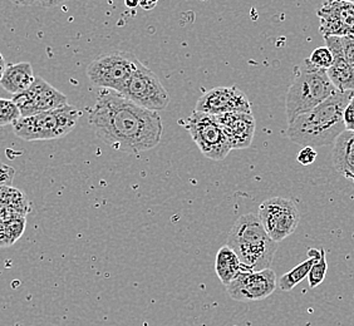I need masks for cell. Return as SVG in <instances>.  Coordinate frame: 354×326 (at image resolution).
I'll return each mask as SVG.
<instances>
[{"label": "cell", "instance_id": "f1b7e54d", "mask_svg": "<svg viewBox=\"0 0 354 326\" xmlns=\"http://www.w3.org/2000/svg\"><path fill=\"white\" fill-rule=\"evenodd\" d=\"M343 119H344L346 131L354 132V95L352 97V99L349 101V103H348L347 107H346Z\"/></svg>", "mask_w": 354, "mask_h": 326}, {"label": "cell", "instance_id": "5b68a950", "mask_svg": "<svg viewBox=\"0 0 354 326\" xmlns=\"http://www.w3.org/2000/svg\"><path fill=\"white\" fill-rule=\"evenodd\" d=\"M81 118V111L66 106L35 116L21 118L13 124L15 136L24 141H50L71 133Z\"/></svg>", "mask_w": 354, "mask_h": 326}, {"label": "cell", "instance_id": "f546056e", "mask_svg": "<svg viewBox=\"0 0 354 326\" xmlns=\"http://www.w3.org/2000/svg\"><path fill=\"white\" fill-rule=\"evenodd\" d=\"M140 7L143 8L145 10H152L153 8L156 7V1H140L138 3Z\"/></svg>", "mask_w": 354, "mask_h": 326}, {"label": "cell", "instance_id": "d6986e66", "mask_svg": "<svg viewBox=\"0 0 354 326\" xmlns=\"http://www.w3.org/2000/svg\"><path fill=\"white\" fill-rule=\"evenodd\" d=\"M315 258H314L313 252L309 249L308 250V258L306 261H303L301 264L298 266H295L294 269H292L290 271L284 274L278 281V285H279L280 290L281 291H290L293 290L295 286L300 284L303 280L308 278L310 269L313 266Z\"/></svg>", "mask_w": 354, "mask_h": 326}, {"label": "cell", "instance_id": "9c48e42d", "mask_svg": "<svg viewBox=\"0 0 354 326\" xmlns=\"http://www.w3.org/2000/svg\"><path fill=\"white\" fill-rule=\"evenodd\" d=\"M258 218L266 233L277 244L295 232L299 224L298 207L292 200L272 198L260 204Z\"/></svg>", "mask_w": 354, "mask_h": 326}, {"label": "cell", "instance_id": "2e32d148", "mask_svg": "<svg viewBox=\"0 0 354 326\" xmlns=\"http://www.w3.org/2000/svg\"><path fill=\"white\" fill-rule=\"evenodd\" d=\"M332 161L337 172L354 184V132L344 131L335 140Z\"/></svg>", "mask_w": 354, "mask_h": 326}, {"label": "cell", "instance_id": "d4e9b609", "mask_svg": "<svg viewBox=\"0 0 354 326\" xmlns=\"http://www.w3.org/2000/svg\"><path fill=\"white\" fill-rule=\"evenodd\" d=\"M341 38V47L343 55L348 61V64L354 69V35L339 37Z\"/></svg>", "mask_w": 354, "mask_h": 326}, {"label": "cell", "instance_id": "ac0fdd59", "mask_svg": "<svg viewBox=\"0 0 354 326\" xmlns=\"http://www.w3.org/2000/svg\"><path fill=\"white\" fill-rule=\"evenodd\" d=\"M241 271H244V269L238 255L232 251L229 246H223L215 258V272L220 281L225 286H227L238 278L239 274Z\"/></svg>", "mask_w": 354, "mask_h": 326}, {"label": "cell", "instance_id": "ba28073f", "mask_svg": "<svg viewBox=\"0 0 354 326\" xmlns=\"http://www.w3.org/2000/svg\"><path fill=\"white\" fill-rule=\"evenodd\" d=\"M122 97L138 107L152 112L162 111L170 103L164 84L151 69L141 64L123 88Z\"/></svg>", "mask_w": 354, "mask_h": 326}, {"label": "cell", "instance_id": "8fae6325", "mask_svg": "<svg viewBox=\"0 0 354 326\" xmlns=\"http://www.w3.org/2000/svg\"><path fill=\"white\" fill-rule=\"evenodd\" d=\"M194 112L209 116H220L226 113H252V104L241 89L232 87H216L205 92L198 98Z\"/></svg>", "mask_w": 354, "mask_h": 326}, {"label": "cell", "instance_id": "603a6c76", "mask_svg": "<svg viewBox=\"0 0 354 326\" xmlns=\"http://www.w3.org/2000/svg\"><path fill=\"white\" fill-rule=\"evenodd\" d=\"M21 112L12 99L0 98V127H6L21 119Z\"/></svg>", "mask_w": 354, "mask_h": 326}, {"label": "cell", "instance_id": "5bb4252c", "mask_svg": "<svg viewBox=\"0 0 354 326\" xmlns=\"http://www.w3.org/2000/svg\"><path fill=\"white\" fill-rule=\"evenodd\" d=\"M216 122L224 131L232 150H245L252 146L257 122L252 113H226L215 116Z\"/></svg>", "mask_w": 354, "mask_h": 326}, {"label": "cell", "instance_id": "d6a6232c", "mask_svg": "<svg viewBox=\"0 0 354 326\" xmlns=\"http://www.w3.org/2000/svg\"><path fill=\"white\" fill-rule=\"evenodd\" d=\"M353 3H354V1H353Z\"/></svg>", "mask_w": 354, "mask_h": 326}, {"label": "cell", "instance_id": "6da1fadb", "mask_svg": "<svg viewBox=\"0 0 354 326\" xmlns=\"http://www.w3.org/2000/svg\"><path fill=\"white\" fill-rule=\"evenodd\" d=\"M89 123L104 144L127 155L155 148L164 133L157 112L147 111L116 92H102L89 113Z\"/></svg>", "mask_w": 354, "mask_h": 326}, {"label": "cell", "instance_id": "7c38bea8", "mask_svg": "<svg viewBox=\"0 0 354 326\" xmlns=\"http://www.w3.org/2000/svg\"><path fill=\"white\" fill-rule=\"evenodd\" d=\"M278 280L272 269L263 271H241L226 286L230 298L238 301H261L275 291Z\"/></svg>", "mask_w": 354, "mask_h": 326}, {"label": "cell", "instance_id": "7a4b0ae2", "mask_svg": "<svg viewBox=\"0 0 354 326\" xmlns=\"http://www.w3.org/2000/svg\"><path fill=\"white\" fill-rule=\"evenodd\" d=\"M353 95L351 90H337L318 107L295 118L288 126L286 136L292 142L312 148L335 142L346 131L343 116Z\"/></svg>", "mask_w": 354, "mask_h": 326}, {"label": "cell", "instance_id": "9a60e30c", "mask_svg": "<svg viewBox=\"0 0 354 326\" xmlns=\"http://www.w3.org/2000/svg\"><path fill=\"white\" fill-rule=\"evenodd\" d=\"M326 47L333 55V64L328 69L327 75L329 81L339 92H354V69L348 64L343 52H342L341 38L339 37H328Z\"/></svg>", "mask_w": 354, "mask_h": 326}, {"label": "cell", "instance_id": "4dcf8cb0", "mask_svg": "<svg viewBox=\"0 0 354 326\" xmlns=\"http://www.w3.org/2000/svg\"><path fill=\"white\" fill-rule=\"evenodd\" d=\"M6 69H7V67H6V59H4L3 55L0 53V81H1V77H3V73H4Z\"/></svg>", "mask_w": 354, "mask_h": 326}, {"label": "cell", "instance_id": "8992f818", "mask_svg": "<svg viewBox=\"0 0 354 326\" xmlns=\"http://www.w3.org/2000/svg\"><path fill=\"white\" fill-rule=\"evenodd\" d=\"M141 64L130 52L111 50L97 57L89 64L87 75L95 86L121 95L127 82Z\"/></svg>", "mask_w": 354, "mask_h": 326}, {"label": "cell", "instance_id": "30bf717a", "mask_svg": "<svg viewBox=\"0 0 354 326\" xmlns=\"http://www.w3.org/2000/svg\"><path fill=\"white\" fill-rule=\"evenodd\" d=\"M12 101L19 109L21 118L68 106L67 97L41 77H35L33 84L21 95H13Z\"/></svg>", "mask_w": 354, "mask_h": 326}, {"label": "cell", "instance_id": "83f0119b", "mask_svg": "<svg viewBox=\"0 0 354 326\" xmlns=\"http://www.w3.org/2000/svg\"><path fill=\"white\" fill-rule=\"evenodd\" d=\"M15 176V170L0 161V186H10Z\"/></svg>", "mask_w": 354, "mask_h": 326}, {"label": "cell", "instance_id": "3957f363", "mask_svg": "<svg viewBox=\"0 0 354 326\" xmlns=\"http://www.w3.org/2000/svg\"><path fill=\"white\" fill-rule=\"evenodd\" d=\"M238 255L244 271L270 269L278 244L266 233L258 215L246 213L238 218L227 236V244Z\"/></svg>", "mask_w": 354, "mask_h": 326}, {"label": "cell", "instance_id": "1f68e13d", "mask_svg": "<svg viewBox=\"0 0 354 326\" xmlns=\"http://www.w3.org/2000/svg\"><path fill=\"white\" fill-rule=\"evenodd\" d=\"M138 3H140V1H130V0H126V1H124L126 7L129 8H136L137 6H138Z\"/></svg>", "mask_w": 354, "mask_h": 326}, {"label": "cell", "instance_id": "4fadbf2b", "mask_svg": "<svg viewBox=\"0 0 354 326\" xmlns=\"http://www.w3.org/2000/svg\"><path fill=\"white\" fill-rule=\"evenodd\" d=\"M319 30L324 38L354 35V3L338 0L327 1L318 9Z\"/></svg>", "mask_w": 354, "mask_h": 326}, {"label": "cell", "instance_id": "7402d4cb", "mask_svg": "<svg viewBox=\"0 0 354 326\" xmlns=\"http://www.w3.org/2000/svg\"><path fill=\"white\" fill-rule=\"evenodd\" d=\"M310 250L313 252L315 261H314L310 272L308 275V282H309V287L314 289V287L319 286L326 279L328 264L327 258H326V250L324 249H320V250L310 249Z\"/></svg>", "mask_w": 354, "mask_h": 326}, {"label": "cell", "instance_id": "ffe728a7", "mask_svg": "<svg viewBox=\"0 0 354 326\" xmlns=\"http://www.w3.org/2000/svg\"><path fill=\"white\" fill-rule=\"evenodd\" d=\"M0 204H6L14 210L18 211L23 218H27L30 212V202L27 195L15 187L10 186H0Z\"/></svg>", "mask_w": 354, "mask_h": 326}, {"label": "cell", "instance_id": "cb8c5ba5", "mask_svg": "<svg viewBox=\"0 0 354 326\" xmlns=\"http://www.w3.org/2000/svg\"><path fill=\"white\" fill-rule=\"evenodd\" d=\"M308 61H310V64L315 68L328 70L333 64V55L327 47L315 48L310 57L308 58Z\"/></svg>", "mask_w": 354, "mask_h": 326}, {"label": "cell", "instance_id": "44dd1931", "mask_svg": "<svg viewBox=\"0 0 354 326\" xmlns=\"http://www.w3.org/2000/svg\"><path fill=\"white\" fill-rule=\"evenodd\" d=\"M26 218H15L0 224V247H9L23 236L26 230Z\"/></svg>", "mask_w": 354, "mask_h": 326}, {"label": "cell", "instance_id": "484cf974", "mask_svg": "<svg viewBox=\"0 0 354 326\" xmlns=\"http://www.w3.org/2000/svg\"><path fill=\"white\" fill-rule=\"evenodd\" d=\"M21 218L23 216H21V213L18 211L14 210L13 207H10V206H8L6 204H0V224L9 222V221L15 220V218Z\"/></svg>", "mask_w": 354, "mask_h": 326}, {"label": "cell", "instance_id": "4316f807", "mask_svg": "<svg viewBox=\"0 0 354 326\" xmlns=\"http://www.w3.org/2000/svg\"><path fill=\"white\" fill-rule=\"evenodd\" d=\"M317 151L312 148V147H304L303 150L300 151L297 156V161L303 164V166H309L314 163V161L317 160Z\"/></svg>", "mask_w": 354, "mask_h": 326}, {"label": "cell", "instance_id": "e0dca14e", "mask_svg": "<svg viewBox=\"0 0 354 326\" xmlns=\"http://www.w3.org/2000/svg\"><path fill=\"white\" fill-rule=\"evenodd\" d=\"M35 79L30 63L21 61L7 67L1 77L0 86L13 95H21L33 84Z\"/></svg>", "mask_w": 354, "mask_h": 326}, {"label": "cell", "instance_id": "52a82bcc", "mask_svg": "<svg viewBox=\"0 0 354 326\" xmlns=\"http://www.w3.org/2000/svg\"><path fill=\"white\" fill-rule=\"evenodd\" d=\"M186 129L198 150L212 161H223L232 152V144L215 117L194 112L186 119Z\"/></svg>", "mask_w": 354, "mask_h": 326}, {"label": "cell", "instance_id": "277c9868", "mask_svg": "<svg viewBox=\"0 0 354 326\" xmlns=\"http://www.w3.org/2000/svg\"><path fill=\"white\" fill-rule=\"evenodd\" d=\"M337 89L328 78L327 70L315 68L310 61H304L295 68L293 83L286 92V113L288 123L310 112L333 95Z\"/></svg>", "mask_w": 354, "mask_h": 326}]
</instances>
